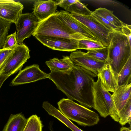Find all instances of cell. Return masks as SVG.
<instances>
[{
    "label": "cell",
    "mask_w": 131,
    "mask_h": 131,
    "mask_svg": "<svg viewBox=\"0 0 131 131\" xmlns=\"http://www.w3.org/2000/svg\"><path fill=\"white\" fill-rule=\"evenodd\" d=\"M9 77L6 75H0V88L4 82Z\"/></svg>",
    "instance_id": "cell-32"
},
{
    "label": "cell",
    "mask_w": 131,
    "mask_h": 131,
    "mask_svg": "<svg viewBox=\"0 0 131 131\" xmlns=\"http://www.w3.org/2000/svg\"><path fill=\"white\" fill-rule=\"evenodd\" d=\"M57 3L52 0L34 2L33 13L39 21L44 20L55 13Z\"/></svg>",
    "instance_id": "cell-14"
},
{
    "label": "cell",
    "mask_w": 131,
    "mask_h": 131,
    "mask_svg": "<svg viewBox=\"0 0 131 131\" xmlns=\"http://www.w3.org/2000/svg\"><path fill=\"white\" fill-rule=\"evenodd\" d=\"M48 77V74L41 70L39 65L34 64L20 70L10 85L13 86L28 83Z\"/></svg>",
    "instance_id": "cell-9"
},
{
    "label": "cell",
    "mask_w": 131,
    "mask_h": 131,
    "mask_svg": "<svg viewBox=\"0 0 131 131\" xmlns=\"http://www.w3.org/2000/svg\"><path fill=\"white\" fill-rule=\"evenodd\" d=\"M131 99H130L118 114V122L122 126L128 123L131 127Z\"/></svg>",
    "instance_id": "cell-21"
},
{
    "label": "cell",
    "mask_w": 131,
    "mask_h": 131,
    "mask_svg": "<svg viewBox=\"0 0 131 131\" xmlns=\"http://www.w3.org/2000/svg\"><path fill=\"white\" fill-rule=\"evenodd\" d=\"M24 8L20 2L12 0H0V18L15 24L22 14Z\"/></svg>",
    "instance_id": "cell-12"
},
{
    "label": "cell",
    "mask_w": 131,
    "mask_h": 131,
    "mask_svg": "<svg viewBox=\"0 0 131 131\" xmlns=\"http://www.w3.org/2000/svg\"><path fill=\"white\" fill-rule=\"evenodd\" d=\"M131 56L127 60L119 73L117 87L131 83Z\"/></svg>",
    "instance_id": "cell-20"
},
{
    "label": "cell",
    "mask_w": 131,
    "mask_h": 131,
    "mask_svg": "<svg viewBox=\"0 0 131 131\" xmlns=\"http://www.w3.org/2000/svg\"><path fill=\"white\" fill-rule=\"evenodd\" d=\"M70 14L71 16L85 26L97 41L101 42L105 47L108 46L111 34L112 31L105 27L91 15H82L74 13Z\"/></svg>",
    "instance_id": "cell-7"
},
{
    "label": "cell",
    "mask_w": 131,
    "mask_h": 131,
    "mask_svg": "<svg viewBox=\"0 0 131 131\" xmlns=\"http://www.w3.org/2000/svg\"><path fill=\"white\" fill-rule=\"evenodd\" d=\"M97 77L104 88L108 92H114L117 88V81L110 65L106 63L98 71Z\"/></svg>",
    "instance_id": "cell-16"
},
{
    "label": "cell",
    "mask_w": 131,
    "mask_h": 131,
    "mask_svg": "<svg viewBox=\"0 0 131 131\" xmlns=\"http://www.w3.org/2000/svg\"><path fill=\"white\" fill-rule=\"evenodd\" d=\"M43 125L40 118L33 115L27 119L23 131H42Z\"/></svg>",
    "instance_id": "cell-22"
},
{
    "label": "cell",
    "mask_w": 131,
    "mask_h": 131,
    "mask_svg": "<svg viewBox=\"0 0 131 131\" xmlns=\"http://www.w3.org/2000/svg\"><path fill=\"white\" fill-rule=\"evenodd\" d=\"M69 57L74 65L82 67L97 76L98 71L106 63L89 56L80 50L71 52Z\"/></svg>",
    "instance_id": "cell-11"
},
{
    "label": "cell",
    "mask_w": 131,
    "mask_h": 131,
    "mask_svg": "<svg viewBox=\"0 0 131 131\" xmlns=\"http://www.w3.org/2000/svg\"><path fill=\"white\" fill-rule=\"evenodd\" d=\"M107 48L106 63L111 66L117 82L119 73L131 56V46L127 37L122 32L114 31L111 34Z\"/></svg>",
    "instance_id": "cell-2"
},
{
    "label": "cell",
    "mask_w": 131,
    "mask_h": 131,
    "mask_svg": "<svg viewBox=\"0 0 131 131\" xmlns=\"http://www.w3.org/2000/svg\"><path fill=\"white\" fill-rule=\"evenodd\" d=\"M94 82L93 88V108L101 116L106 118L110 115L117 122L116 111L112 95L104 88L98 77Z\"/></svg>",
    "instance_id": "cell-5"
},
{
    "label": "cell",
    "mask_w": 131,
    "mask_h": 131,
    "mask_svg": "<svg viewBox=\"0 0 131 131\" xmlns=\"http://www.w3.org/2000/svg\"><path fill=\"white\" fill-rule=\"evenodd\" d=\"M120 131H131V127H122L121 128Z\"/></svg>",
    "instance_id": "cell-33"
},
{
    "label": "cell",
    "mask_w": 131,
    "mask_h": 131,
    "mask_svg": "<svg viewBox=\"0 0 131 131\" xmlns=\"http://www.w3.org/2000/svg\"><path fill=\"white\" fill-rule=\"evenodd\" d=\"M32 35L79 40L86 39L64 23L58 17L57 12L46 19L39 21Z\"/></svg>",
    "instance_id": "cell-3"
},
{
    "label": "cell",
    "mask_w": 131,
    "mask_h": 131,
    "mask_svg": "<svg viewBox=\"0 0 131 131\" xmlns=\"http://www.w3.org/2000/svg\"><path fill=\"white\" fill-rule=\"evenodd\" d=\"M91 15L108 30L112 31H115L122 32L121 28L114 25L105 19L94 13L93 11L91 12Z\"/></svg>",
    "instance_id": "cell-27"
},
{
    "label": "cell",
    "mask_w": 131,
    "mask_h": 131,
    "mask_svg": "<svg viewBox=\"0 0 131 131\" xmlns=\"http://www.w3.org/2000/svg\"><path fill=\"white\" fill-rule=\"evenodd\" d=\"M16 32L15 31L13 34L7 36L2 48H8L18 44L16 38Z\"/></svg>",
    "instance_id": "cell-29"
},
{
    "label": "cell",
    "mask_w": 131,
    "mask_h": 131,
    "mask_svg": "<svg viewBox=\"0 0 131 131\" xmlns=\"http://www.w3.org/2000/svg\"><path fill=\"white\" fill-rule=\"evenodd\" d=\"M30 51L25 44H18L8 57L0 71V75L9 76L20 70L30 58Z\"/></svg>",
    "instance_id": "cell-6"
},
{
    "label": "cell",
    "mask_w": 131,
    "mask_h": 131,
    "mask_svg": "<svg viewBox=\"0 0 131 131\" xmlns=\"http://www.w3.org/2000/svg\"><path fill=\"white\" fill-rule=\"evenodd\" d=\"M104 47L101 42L97 40L83 39L80 40L78 43L79 49L89 50L101 49Z\"/></svg>",
    "instance_id": "cell-24"
},
{
    "label": "cell",
    "mask_w": 131,
    "mask_h": 131,
    "mask_svg": "<svg viewBox=\"0 0 131 131\" xmlns=\"http://www.w3.org/2000/svg\"><path fill=\"white\" fill-rule=\"evenodd\" d=\"M93 12L114 25L121 29L125 24L113 14V11L108 10L105 8L100 7L96 9Z\"/></svg>",
    "instance_id": "cell-19"
},
{
    "label": "cell",
    "mask_w": 131,
    "mask_h": 131,
    "mask_svg": "<svg viewBox=\"0 0 131 131\" xmlns=\"http://www.w3.org/2000/svg\"><path fill=\"white\" fill-rule=\"evenodd\" d=\"M48 128L50 131H54L53 127V123L52 122L50 121L49 123Z\"/></svg>",
    "instance_id": "cell-34"
},
{
    "label": "cell",
    "mask_w": 131,
    "mask_h": 131,
    "mask_svg": "<svg viewBox=\"0 0 131 131\" xmlns=\"http://www.w3.org/2000/svg\"><path fill=\"white\" fill-rule=\"evenodd\" d=\"M51 71H64L71 69L74 64L69 56H63L62 59L57 58L51 59L45 62Z\"/></svg>",
    "instance_id": "cell-18"
},
{
    "label": "cell",
    "mask_w": 131,
    "mask_h": 131,
    "mask_svg": "<svg viewBox=\"0 0 131 131\" xmlns=\"http://www.w3.org/2000/svg\"><path fill=\"white\" fill-rule=\"evenodd\" d=\"M36 38L44 46L52 49L66 51H73L78 49L80 40L35 36Z\"/></svg>",
    "instance_id": "cell-10"
},
{
    "label": "cell",
    "mask_w": 131,
    "mask_h": 131,
    "mask_svg": "<svg viewBox=\"0 0 131 131\" xmlns=\"http://www.w3.org/2000/svg\"><path fill=\"white\" fill-rule=\"evenodd\" d=\"M39 21L33 13L22 14L15 23L17 31L16 38L19 44L23 43L24 40L32 35Z\"/></svg>",
    "instance_id": "cell-8"
},
{
    "label": "cell",
    "mask_w": 131,
    "mask_h": 131,
    "mask_svg": "<svg viewBox=\"0 0 131 131\" xmlns=\"http://www.w3.org/2000/svg\"><path fill=\"white\" fill-rule=\"evenodd\" d=\"M27 120L22 113L11 114L2 131H23Z\"/></svg>",
    "instance_id": "cell-17"
},
{
    "label": "cell",
    "mask_w": 131,
    "mask_h": 131,
    "mask_svg": "<svg viewBox=\"0 0 131 131\" xmlns=\"http://www.w3.org/2000/svg\"><path fill=\"white\" fill-rule=\"evenodd\" d=\"M66 11L84 15H91V12L86 5L81 3L80 1L72 4L65 9Z\"/></svg>",
    "instance_id": "cell-23"
},
{
    "label": "cell",
    "mask_w": 131,
    "mask_h": 131,
    "mask_svg": "<svg viewBox=\"0 0 131 131\" xmlns=\"http://www.w3.org/2000/svg\"><path fill=\"white\" fill-rule=\"evenodd\" d=\"M17 45L6 49H0V71L8 57Z\"/></svg>",
    "instance_id": "cell-28"
},
{
    "label": "cell",
    "mask_w": 131,
    "mask_h": 131,
    "mask_svg": "<svg viewBox=\"0 0 131 131\" xmlns=\"http://www.w3.org/2000/svg\"><path fill=\"white\" fill-rule=\"evenodd\" d=\"M131 83L118 87L112 95L116 109L117 122L119 121V112L131 99Z\"/></svg>",
    "instance_id": "cell-15"
},
{
    "label": "cell",
    "mask_w": 131,
    "mask_h": 131,
    "mask_svg": "<svg viewBox=\"0 0 131 131\" xmlns=\"http://www.w3.org/2000/svg\"><path fill=\"white\" fill-rule=\"evenodd\" d=\"M48 75V78L68 99L75 100L87 108L93 107L94 78L97 76L94 74L74 65L68 70L51 71Z\"/></svg>",
    "instance_id": "cell-1"
},
{
    "label": "cell",
    "mask_w": 131,
    "mask_h": 131,
    "mask_svg": "<svg viewBox=\"0 0 131 131\" xmlns=\"http://www.w3.org/2000/svg\"><path fill=\"white\" fill-rule=\"evenodd\" d=\"M122 32L127 37L129 44L131 46V26L126 24L122 28Z\"/></svg>",
    "instance_id": "cell-31"
},
{
    "label": "cell",
    "mask_w": 131,
    "mask_h": 131,
    "mask_svg": "<svg viewBox=\"0 0 131 131\" xmlns=\"http://www.w3.org/2000/svg\"><path fill=\"white\" fill-rule=\"evenodd\" d=\"M60 111L69 119L82 126L96 125L100 119L98 114L68 98H63L58 102Z\"/></svg>",
    "instance_id": "cell-4"
},
{
    "label": "cell",
    "mask_w": 131,
    "mask_h": 131,
    "mask_svg": "<svg viewBox=\"0 0 131 131\" xmlns=\"http://www.w3.org/2000/svg\"><path fill=\"white\" fill-rule=\"evenodd\" d=\"M86 53L88 56L99 61L106 62L108 54L107 47L88 50Z\"/></svg>",
    "instance_id": "cell-25"
},
{
    "label": "cell",
    "mask_w": 131,
    "mask_h": 131,
    "mask_svg": "<svg viewBox=\"0 0 131 131\" xmlns=\"http://www.w3.org/2000/svg\"><path fill=\"white\" fill-rule=\"evenodd\" d=\"M12 24L0 18V49L3 48Z\"/></svg>",
    "instance_id": "cell-26"
},
{
    "label": "cell",
    "mask_w": 131,
    "mask_h": 131,
    "mask_svg": "<svg viewBox=\"0 0 131 131\" xmlns=\"http://www.w3.org/2000/svg\"><path fill=\"white\" fill-rule=\"evenodd\" d=\"M79 0H58L56 2L57 6L64 9H65L72 4L76 3Z\"/></svg>",
    "instance_id": "cell-30"
},
{
    "label": "cell",
    "mask_w": 131,
    "mask_h": 131,
    "mask_svg": "<svg viewBox=\"0 0 131 131\" xmlns=\"http://www.w3.org/2000/svg\"><path fill=\"white\" fill-rule=\"evenodd\" d=\"M57 12L59 18L76 33L86 39L97 40L90 30L84 25L71 16L69 12L62 10Z\"/></svg>",
    "instance_id": "cell-13"
}]
</instances>
